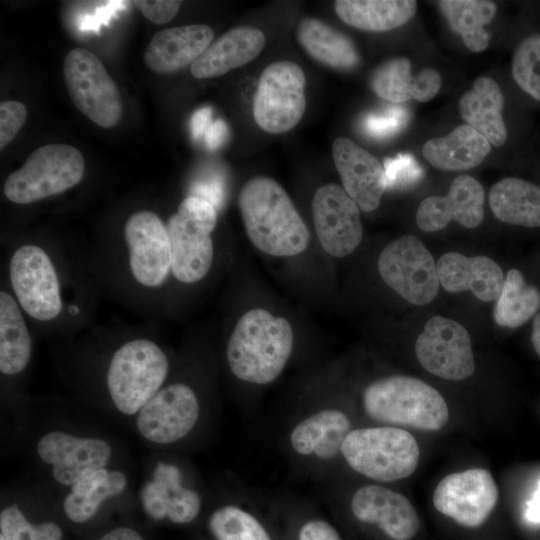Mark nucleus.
I'll return each instance as SVG.
<instances>
[{
  "label": "nucleus",
  "mask_w": 540,
  "mask_h": 540,
  "mask_svg": "<svg viewBox=\"0 0 540 540\" xmlns=\"http://www.w3.org/2000/svg\"><path fill=\"white\" fill-rule=\"evenodd\" d=\"M42 461L53 466L52 474L62 485L72 486L90 473L104 468L112 449L98 438H80L62 431L44 435L37 444Z\"/></svg>",
  "instance_id": "17"
},
{
  "label": "nucleus",
  "mask_w": 540,
  "mask_h": 540,
  "mask_svg": "<svg viewBox=\"0 0 540 540\" xmlns=\"http://www.w3.org/2000/svg\"><path fill=\"white\" fill-rule=\"evenodd\" d=\"M334 9L346 24L364 31L384 32L407 23L416 13L413 0H337Z\"/></svg>",
  "instance_id": "30"
},
{
  "label": "nucleus",
  "mask_w": 540,
  "mask_h": 540,
  "mask_svg": "<svg viewBox=\"0 0 540 540\" xmlns=\"http://www.w3.org/2000/svg\"><path fill=\"white\" fill-rule=\"evenodd\" d=\"M199 402L194 390L182 382L162 386L139 410L137 428L147 440L169 444L185 437L195 426Z\"/></svg>",
  "instance_id": "16"
},
{
  "label": "nucleus",
  "mask_w": 540,
  "mask_h": 540,
  "mask_svg": "<svg viewBox=\"0 0 540 540\" xmlns=\"http://www.w3.org/2000/svg\"><path fill=\"white\" fill-rule=\"evenodd\" d=\"M332 156L348 196L362 211H375L387 189L385 171L380 161L344 136L334 140Z\"/></svg>",
  "instance_id": "19"
},
{
  "label": "nucleus",
  "mask_w": 540,
  "mask_h": 540,
  "mask_svg": "<svg viewBox=\"0 0 540 540\" xmlns=\"http://www.w3.org/2000/svg\"><path fill=\"white\" fill-rule=\"evenodd\" d=\"M484 201L480 182L470 175H459L445 196H429L421 201L416 212L417 226L424 232H435L455 221L465 228H476L484 218Z\"/></svg>",
  "instance_id": "18"
},
{
  "label": "nucleus",
  "mask_w": 540,
  "mask_h": 540,
  "mask_svg": "<svg viewBox=\"0 0 540 540\" xmlns=\"http://www.w3.org/2000/svg\"><path fill=\"white\" fill-rule=\"evenodd\" d=\"M125 487L126 477L122 472L98 469L72 485L63 503L65 514L73 522H85L106 499L120 494Z\"/></svg>",
  "instance_id": "32"
},
{
  "label": "nucleus",
  "mask_w": 540,
  "mask_h": 540,
  "mask_svg": "<svg viewBox=\"0 0 540 540\" xmlns=\"http://www.w3.org/2000/svg\"><path fill=\"white\" fill-rule=\"evenodd\" d=\"M306 78L302 68L289 60L275 61L261 73L253 99L256 124L270 134L293 129L306 109Z\"/></svg>",
  "instance_id": "11"
},
{
  "label": "nucleus",
  "mask_w": 540,
  "mask_h": 540,
  "mask_svg": "<svg viewBox=\"0 0 540 540\" xmlns=\"http://www.w3.org/2000/svg\"><path fill=\"white\" fill-rule=\"evenodd\" d=\"M27 108L19 101L7 100L0 104V148L8 145L22 128Z\"/></svg>",
  "instance_id": "41"
},
{
  "label": "nucleus",
  "mask_w": 540,
  "mask_h": 540,
  "mask_svg": "<svg viewBox=\"0 0 540 540\" xmlns=\"http://www.w3.org/2000/svg\"><path fill=\"white\" fill-rule=\"evenodd\" d=\"M1 535L6 540H61V528L53 522L31 524L16 504L0 514Z\"/></svg>",
  "instance_id": "37"
},
{
  "label": "nucleus",
  "mask_w": 540,
  "mask_h": 540,
  "mask_svg": "<svg viewBox=\"0 0 540 540\" xmlns=\"http://www.w3.org/2000/svg\"><path fill=\"white\" fill-rule=\"evenodd\" d=\"M526 518L533 523H540V482L533 499L529 502Z\"/></svg>",
  "instance_id": "48"
},
{
  "label": "nucleus",
  "mask_w": 540,
  "mask_h": 540,
  "mask_svg": "<svg viewBox=\"0 0 540 540\" xmlns=\"http://www.w3.org/2000/svg\"><path fill=\"white\" fill-rule=\"evenodd\" d=\"M190 195L204 198L218 209L223 200L221 180L216 177L198 180L193 184Z\"/></svg>",
  "instance_id": "43"
},
{
  "label": "nucleus",
  "mask_w": 540,
  "mask_h": 540,
  "mask_svg": "<svg viewBox=\"0 0 540 540\" xmlns=\"http://www.w3.org/2000/svg\"><path fill=\"white\" fill-rule=\"evenodd\" d=\"M89 266L101 292L147 316L164 310L172 285V245L167 226L149 209L132 212L116 241L93 244Z\"/></svg>",
  "instance_id": "2"
},
{
  "label": "nucleus",
  "mask_w": 540,
  "mask_h": 540,
  "mask_svg": "<svg viewBox=\"0 0 540 540\" xmlns=\"http://www.w3.org/2000/svg\"><path fill=\"white\" fill-rule=\"evenodd\" d=\"M367 415L379 422L425 431L443 428L449 418L442 395L426 382L393 375L369 384L362 396Z\"/></svg>",
  "instance_id": "6"
},
{
  "label": "nucleus",
  "mask_w": 540,
  "mask_h": 540,
  "mask_svg": "<svg viewBox=\"0 0 540 540\" xmlns=\"http://www.w3.org/2000/svg\"><path fill=\"white\" fill-rule=\"evenodd\" d=\"M299 540H341V538L329 523L315 519L301 527Z\"/></svg>",
  "instance_id": "44"
},
{
  "label": "nucleus",
  "mask_w": 540,
  "mask_h": 540,
  "mask_svg": "<svg viewBox=\"0 0 540 540\" xmlns=\"http://www.w3.org/2000/svg\"><path fill=\"white\" fill-rule=\"evenodd\" d=\"M387 189H402L414 185L423 176V169L411 154H398L383 163Z\"/></svg>",
  "instance_id": "40"
},
{
  "label": "nucleus",
  "mask_w": 540,
  "mask_h": 540,
  "mask_svg": "<svg viewBox=\"0 0 540 540\" xmlns=\"http://www.w3.org/2000/svg\"><path fill=\"white\" fill-rule=\"evenodd\" d=\"M370 85L378 97L392 103L410 100L427 102L439 92L441 76L429 67L412 75L410 60L396 57L383 62L374 70Z\"/></svg>",
  "instance_id": "25"
},
{
  "label": "nucleus",
  "mask_w": 540,
  "mask_h": 540,
  "mask_svg": "<svg viewBox=\"0 0 540 540\" xmlns=\"http://www.w3.org/2000/svg\"><path fill=\"white\" fill-rule=\"evenodd\" d=\"M213 30L204 24L166 28L150 40L144 62L156 73L168 74L192 65L212 42Z\"/></svg>",
  "instance_id": "22"
},
{
  "label": "nucleus",
  "mask_w": 540,
  "mask_h": 540,
  "mask_svg": "<svg viewBox=\"0 0 540 540\" xmlns=\"http://www.w3.org/2000/svg\"><path fill=\"white\" fill-rule=\"evenodd\" d=\"M438 6L451 29L459 34L472 52L488 47L490 35L485 30L496 15L497 6L489 0H442Z\"/></svg>",
  "instance_id": "33"
},
{
  "label": "nucleus",
  "mask_w": 540,
  "mask_h": 540,
  "mask_svg": "<svg viewBox=\"0 0 540 540\" xmlns=\"http://www.w3.org/2000/svg\"><path fill=\"white\" fill-rule=\"evenodd\" d=\"M503 106L504 96L499 85L487 76L478 77L459 100L462 118L496 147L507 139Z\"/></svg>",
  "instance_id": "27"
},
{
  "label": "nucleus",
  "mask_w": 540,
  "mask_h": 540,
  "mask_svg": "<svg viewBox=\"0 0 540 540\" xmlns=\"http://www.w3.org/2000/svg\"><path fill=\"white\" fill-rule=\"evenodd\" d=\"M238 207L246 234L259 251L293 257L308 248V227L276 180L266 176L248 180L239 192Z\"/></svg>",
  "instance_id": "3"
},
{
  "label": "nucleus",
  "mask_w": 540,
  "mask_h": 540,
  "mask_svg": "<svg viewBox=\"0 0 540 540\" xmlns=\"http://www.w3.org/2000/svg\"><path fill=\"white\" fill-rule=\"evenodd\" d=\"M415 354L425 370L446 380H463L475 371L470 335L451 318L431 317L416 339Z\"/></svg>",
  "instance_id": "13"
},
{
  "label": "nucleus",
  "mask_w": 540,
  "mask_h": 540,
  "mask_svg": "<svg viewBox=\"0 0 540 540\" xmlns=\"http://www.w3.org/2000/svg\"><path fill=\"white\" fill-rule=\"evenodd\" d=\"M340 413L336 409H324L298 423L290 436L293 449L301 455L314 453Z\"/></svg>",
  "instance_id": "38"
},
{
  "label": "nucleus",
  "mask_w": 540,
  "mask_h": 540,
  "mask_svg": "<svg viewBox=\"0 0 540 540\" xmlns=\"http://www.w3.org/2000/svg\"><path fill=\"white\" fill-rule=\"evenodd\" d=\"M341 453L353 470L380 482L410 476L420 458L414 436L391 426L352 430L342 444Z\"/></svg>",
  "instance_id": "8"
},
{
  "label": "nucleus",
  "mask_w": 540,
  "mask_h": 540,
  "mask_svg": "<svg viewBox=\"0 0 540 540\" xmlns=\"http://www.w3.org/2000/svg\"><path fill=\"white\" fill-rule=\"evenodd\" d=\"M490 151L489 141L468 124L457 126L446 136L432 138L422 147L424 158L433 167L447 171L472 169Z\"/></svg>",
  "instance_id": "28"
},
{
  "label": "nucleus",
  "mask_w": 540,
  "mask_h": 540,
  "mask_svg": "<svg viewBox=\"0 0 540 540\" xmlns=\"http://www.w3.org/2000/svg\"><path fill=\"white\" fill-rule=\"evenodd\" d=\"M140 500L150 517L157 520L167 517L177 524L194 520L201 507L199 495L182 486L180 470L165 463L157 465L153 480L140 492Z\"/></svg>",
  "instance_id": "23"
},
{
  "label": "nucleus",
  "mask_w": 540,
  "mask_h": 540,
  "mask_svg": "<svg viewBox=\"0 0 540 540\" xmlns=\"http://www.w3.org/2000/svg\"><path fill=\"white\" fill-rule=\"evenodd\" d=\"M489 205L504 223L540 227V187L531 182L515 177L497 181L490 189Z\"/></svg>",
  "instance_id": "29"
},
{
  "label": "nucleus",
  "mask_w": 540,
  "mask_h": 540,
  "mask_svg": "<svg viewBox=\"0 0 540 540\" xmlns=\"http://www.w3.org/2000/svg\"><path fill=\"white\" fill-rule=\"evenodd\" d=\"M315 232L323 250L335 258L353 253L363 238L360 208L343 187L328 183L312 199Z\"/></svg>",
  "instance_id": "15"
},
{
  "label": "nucleus",
  "mask_w": 540,
  "mask_h": 540,
  "mask_svg": "<svg viewBox=\"0 0 540 540\" xmlns=\"http://www.w3.org/2000/svg\"><path fill=\"white\" fill-rule=\"evenodd\" d=\"M297 39L307 54L323 65L350 70L359 64L360 56L352 40L319 19H303Z\"/></svg>",
  "instance_id": "31"
},
{
  "label": "nucleus",
  "mask_w": 540,
  "mask_h": 540,
  "mask_svg": "<svg viewBox=\"0 0 540 540\" xmlns=\"http://www.w3.org/2000/svg\"><path fill=\"white\" fill-rule=\"evenodd\" d=\"M212 109L210 107H202L195 111L190 120L191 135L194 139H199L204 136L207 128L212 123Z\"/></svg>",
  "instance_id": "46"
},
{
  "label": "nucleus",
  "mask_w": 540,
  "mask_h": 540,
  "mask_svg": "<svg viewBox=\"0 0 540 540\" xmlns=\"http://www.w3.org/2000/svg\"><path fill=\"white\" fill-rule=\"evenodd\" d=\"M228 134L227 124L223 120L217 119L209 125L204 134L205 144L210 150H216L225 143Z\"/></svg>",
  "instance_id": "45"
},
{
  "label": "nucleus",
  "mask_w": 540,
  "mask_h": 540,
  "mask_svg": "<svg viewBox=\"0 0 540 540\" xmlns=\"http://www.w3.org/2000/svg\"><path fill=\"white\" fill-rule=\"evenodd\" d=\"M0 540H6L2 535H0Z\"/></svg>",
  "instance_id": "50"
},
{
  "label": "nucleus",
  "mask_w": 540,
  "mask_h": 540,
  "mask_svg": "<svg viewBox=\"0 0 540 540\" xmlns=\"http://www.w3.org/2000/svg\"><path fill=\"white\" fill-rule=\"evenodd\" d=\"M209 528L217 540H271L254 516L235 506L213 512Z\"/></svg>",
  "instance_id": "35"
},
{
  "label": "nucleus",
  "mask_w": 540,
  "mask_h": 540,
  "mask_svg": "<svg viewBox=\"0 0 540 540\" xmlns=\"http://www.w3.org/2000/svg\"><path fill=\"white\" fill-rule=\"evenodd\" d=\"M169 359L148 333H130L112 352L105 373L108 394L122 413L133 415L164 385Z\"/></svg>",
  "instance_id": "5"
},
{
  "label": "nucleus",
  "mask_w": 540,
  "mask_h": 540,
  "mask_svg": "<svg viewBox=\"0 0 540 540\" xmlns=\"http://www.w3.org/2000/svg\"><path fill=\"white\" fill-rule=\"evenodd\" d=\"M436 267L440 285L450 293L470 290L477 299L491 302L497 300L504 285L501 267L487 256L448 252Z\"/></svg>",
  "instance_id": "21"
},
{
  "label": "nucleus",
  "mask_w": 540,
  "mask_h": 540,
  "mask_svg": "<svg viewBox=\"0 0 540 540\" xmlns=\"http://www.w3.org/2000/svg\"><path fill=\"white\" fill-rule=\"evenodd\" d=\"M531 342L534 350L540 356V312L533 319Z\"/></svg>",
  "instance_id": "49"
},
{
  "label": "nucleus",
  "mask_w": 540,
  "mask_h": 540,
  "mask_svg": "<svg viewBox=\"0 0 540 540\" xmlns=\"http://www.w3.org/2000/svg\"><path fill=\"white\" fill-rule=\"evenodd\" d=\"M63 74L68 94L81 113L102 128L119 123L123 113L119 90L94 53L84 48L70 50Z\"/></svg>",
  "instance_id": "10"
},
{
  "label": "nucleus",
  "mask_w": 540,
  "mask_h": 540,
  "mask_svg": "<svg viewBox=\"0 0 540 540\" xmlns=\"http://www.w3.org/2000/svg\"><path fill=\"white\" fill-rule=\"evenodd\" d=\"M540 308V291L528 284L517 269H510L494 306L497 325L517 328L533 317Z\"/></svg>",
  "instance_id": "34"
},
{
  "label": "nucleus",
  "mask_w": 540,
  "mask_h": 540,
  "mask_svg": "<svg viewBox=\"0 0 540 540\" xmlns=\"http://www.w3.org/2000/svg\"><path fill=\"white\" fill-rule=\"evenodd\" d=\"M84 172V157L76 147L48 144L34 150L19 169L7 176L3 193L13 204H33L75 187Z\"/></svg>",
  "instance_id": "9"
},
{
  "label": "nucleus",
  "mask_w": 540,
  "mask_h": 540,
  "mask_svg": "<svg viewBox=\"0 0 540 540\" xmlns=\"http://www.w3.org/2000/svg\"><path fill=\"white\" fill-rule=\"evenodd\" d=\"M377 268L384 283L411 304L426 305L438 294L440 283L433 256L414 235H403L386 245Z\"/></svg>",
  "instance_id": "12"
},
{
  "label": "nucleus",
  "mask_w": 540,
  "mask_h": 540,
  "mask_svg": "<svg viewBox=\"0 0 540 540\" xmlns=\"http://www.w3.org/2000/svg\"><path fill=\"white\" fill-rule=\"evenodd\" d=\"M265 45L264 33L251 26L233 28L211 43L191 65L195 78H215L255 59Z\"/></svg>",
  "instance_id": "24"
},
{
  "label": "nucleus",
  "mask_w": 540,
  "mask_h": 540,
  "mask_svg": "<svg viewBox=\"0 0 540 540\" xmlns=\"http://www.w3.org/2000/svg\"><path fill=\"white\" fill-rule=\"evenodd\" d=\"M99 540H144V538L132 528L118 527L103 535Z\"/></svg>",
  "instance_id": "47"
},
{
  "label": "nucleus",
  "mask_w": 540,
  "mask_h": 540,
  "mask_svg": "<svg viewBox=\"0 0 540 540\" xmlns=\"http://www.w3.org/2000/svg\"><path fill=\"white\" fill-rule=\"evenodd\" d=\"M353 515L361 522L377 524L393 540H410L420 520L402 494L378 485L359 488L351 499Z\"/></svg>",
  "instance_id": "20"
},
{
  "label": "nucleus",
  "mask_w": 540,
  "mask_h": 540,
  "mask_svg": "<svg viewBox=\"0 0 540 540\" xmlns=\"http://www.w3.org/2000/svg\"><path fill=\"white\" fill-rule=\"evenodd\" d=\"M293 345V329L286 318L253 308L237 320L227 341L226 358L235 377L264 385L281 374Z\"/></svg>",
  "instance_id": "4"
},
{
  "label": "nucleus",
  "mask_w": 540,
  "mask_h": 540,
  "mask_svg": "<svg viewBox=\"0 0 540 540\" xmlns=\"http://www.w3.org/2000/svg\"><path fill=\"white\" fill-rule=\"evenodd\" d=\"M409 111L401 105H393L380 112L367 114L362 120L364 132L374 139H386L400 132L409 120Z\"/></svg>",
  "instance_id": "39"
},
{
  "label": "nucleus",
  "mask_w": 540,
  "mask_h": 540,
  "mask_svg": "<svg viewBox=\"0 0 540 540\" xmlns=\"http://www.w3.org/2000/svg\"><path fill=\"white\" fill-rule=\"evenodd\" d=\"M30 323L15 297L1 281L0 289V372L21 374L31 359L33 340Z\"/></svg>",
  "instance_id": "26"
},
{
  "label": "nucleus",
  "mask_w": 540,
  "mask_h": 540,
  "mask_svg": "<svg viewBox=\"0 0 540 540\" xmlns=\"http://www.w3.org/2000/svg\"><path fill=\"white\" fill-rule=\"evenodd\" d=\"M3 281L34 330L90 327L100 290L78 244L25 238L2 244Z\"/></svg>",
  "instance_id": "1"
},
{
  "label": "nucleus",
  "mask_w": 540,
  "mask_h": 540,
  "mask_svg": "<svg viewBox=\"0 0 540 540\" xmlns=\"http://www.w3.org/2000/svg\"><path fill=\"white\" fill-rule=\"evenodd\" d=\"M217 208L204 198L188 195L167 218L172 245V284L191 286L202 282L215 260L213 233Z\"/></svg>",
  "instance_id": "7"
},
{
  "label": "nucleus",
  "mask_w": 540,
  "mask_h": 540,
  "mask_svg": "<svg viewBox=\"0 0 540 540\" xmlns=\"http://www.w3.org/2000/svg\"><path fill=\"white\" fill-rule=\"evenodd\" d=\"M432 499L437 511L462 526L475 528L486 521L496 506L498 489L488 470L472 468L444 477Z\"/></svg>",
  "instance_id": "14"
},
{
  "label": "nucleus",
  "mask_w": 540,
  "mask_h": 540,
  "mask_svg": "<svg viewBox=\"0 0 540 540\" xmlns=\"http://www.w3.org/2000/svg\"><path fill=\"white\" fill-rule=\"evenodd\" d=\"M142 14L151 22L162 25L172 20L177 14L181 1L175 0H138L133 1Z\"/></svg>",
  "instance_id": "42"
},
{
  "label": "nucleus",
  "mask_w": 540,
  "mask_h": 540,
  "mask_svg": "<svg viewBox=\"0 0 540 540\" xmlns=\"http://www.w3.org/2000/svg\"><path fill=\"white\" fill-rule=\"evenodd\" d=\"M512 76L524 92L540 101V34L520 44L513 57Z\"/></svg>",
  "instance_id": "36"
}]
</instances>
